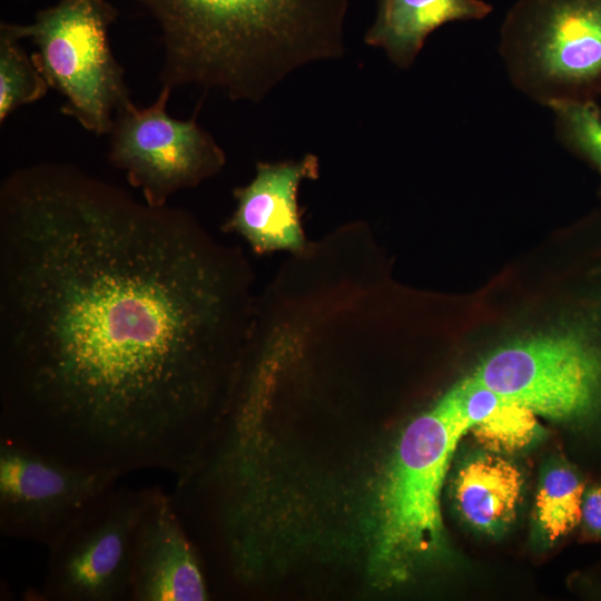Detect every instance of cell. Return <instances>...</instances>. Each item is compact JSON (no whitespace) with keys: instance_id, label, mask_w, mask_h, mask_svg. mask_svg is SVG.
Here are the masks:
<instances>
[{"instance_id":"17","label":"cell","mask_w":601,"mask_h":601,"mask_svg":"<svg viewBox=\"0 0 601 601\" xmlns=\"http://www.w3.org/2000/svg\"><path fill=\"white\" fill-rule=\"evenodd\" d=\"M559 138L601 171V109L593 99L553 106Z\"/></svg>"},{"instance_id":"15","label":"cell","mask_w":601,"mask_h":601,"mask_svg":"<svg viewBox=\"0 0 601 601\" xmlns=\"http://www.w3.org/2000/svg\"><path fill=\"white\" fill-rule=\"evenodd\" d=\"M49 85L19 40L0 29V122L21 106L41 99Z\"/></svg>"},{"instance_id":"8","label":"cell","mask_w":601,"mask_h":601,"mask_svg":"<svg viewBox=\"0 0 601 601\" xmlns=\"http://www.w3.org/2000/svg\"><path fill=\"white\" fill-rule=\"evenodd\" d=\"M171 90L161 86L150 106L139 108L132 102L118 111L109 132L110 162L156 207L218 174L226 162L221 147L197 122V110L187 120L168 115Z\"/></svg>"},{"instance_id":"7","label":"cell","mask_w":601,"mask_h":601,"mask_svg":"<svg viewBox=\"0 0 601 601\" xmlns=\"http://www.w3.org/2000/svg\"><path fill=\"white\" fill-rule=\"evenodd\" d=\"M149 492L117 485L79 515L48 546L37 599L128 600L132 546Z\"/></svg>"},{"instance_id":"16","label":"cell","mask_w":601,"mask_h":601,"mask_svg":"<svg viewBox=\"0 0 601 601\" xmlns=\"http://www.w3.org/2000/svg\"><path fill=\"white\" fill-rule=\"evenodd\" d=\"M536 414L525 405L502 398L499 406L471 431L493 452H514L530 445L540 434Z\"/></svg>"},{"instance_id":"4","label":"cell","mask_w":601,"mask_h":601,"mask_svg":"<svg viewBox=\"0 0 601 601\" xmlns=\"http://www.w3.org/2000/svg\"><path fill=\"white\" fill-rule=\"evenodd\" d=\"M117 14L107 0H60L38 11L32 23L0 24L19 41L33 42V62L65 97L61 112L97 136L109 135L116 114L132 104L108 39Z\"/></svg>"},{"instance_id":"5","label":"cell","mask_w":601,"mask_h":601,"mask_svg":"<svg viewBox=\"0 0 601 601\" xmlns=\"http://www.w3.org/2000/svg\"><path fill=\"white\" fill-rule=\"evenodd\" d=\"M511 83L548 108L601 89V0H516L500 29Z\"/></svg>"},{"instance_id":"3","label":"cell","mask_w":601,"mask_h":601,"mask_svg":"<svg viewBox=\"0 0 601 601\" xmlns=\"http://www.w3.org/2000/svg\"><path fill=\"white\" fill-rule=\"evenodd\" d=\"M467 432L442 395L402 433L377 494L372 565L381 582H403L444 553L441 492L452 456Z\"/></svg>"},{"instance_id":"2","label":"cell","mask_w":601,"mask_h":601,"mask_svg":"<svg viewBox=\"0 0 601 601\" xmlns=\"http://www.w3.org/2000/svg\"><path fill=\"white\" fill-rule=\"evenodd\" d=\"M161 32V86L262 102L297 70L344 56L352 0H138Z\"/></svg>"},{"instance_id":"14","label":"cell","mask_w":601,"mask_h":601,"mask_svg":"<svg viewBox=\"0 0 601 601\" xmlns=\"http://www.w3.org/2000/svg\"><path fill=\"white\" fill-rule=\"evenodd\" d=\"M585 483L573 469L559 465L549 470L536 494V519L544 535L559 540L581 523Z\"/></svg>"},{"instance_id":"1","label":"cell","mask_w":601,"mask_h":601,"mask_svg":"<svg viewBox=\"0 0 601 601\" xmlns=\"http://www.w3.org/2000/svg\"><path fill=\"white\" fill-rule=\"evenodd\" d=\"M237 273L191 216L67 164L0 189V437L117 472L191 470Z\"/></svg>"},{"instance_id":"9","label":"cell","mask_w":601,"mask_h":601,"mask_svg":"<svg viewBox=\"0 0 601 601\" xmlns=\"http://www.w3.org/2000/svg\"><path fill=\"white\" fill-rule=\"evenodd\" d=\"M120 477L0 437V532L49 546Z\"/></svg>"},{"instance_id":"11","label":"cell","mask_w":601,"mask_h":601,"mask_svg":"<svg viewBox=\"0 0 601 601\" xmlns=\"http://www.w3.org/2000/svg\"><path fill=\"white\" fill-rule=\"evenodd\" d=\"M318 157L258 162L253 180L234 190L236 208L225 230L244 237L257 253L297 252L304 246L297 194L305 179L318 176Z\"/></svg>"},{"instance_id":"12","label":"cell","mask_w":601,"mask_h":601,"mask_svg":"<svg viewBox=\"0 0 601 601\" xmlns=\"http://www.w3.org/2000/svg\"><path fill=\"white\" fill-rule=\"evenodd\" d=\"M491 11L483 0H380L364 41L383 50L396 67L407 69L435 29L452 21L480 20Z\"/></svg>"},{"instance_id":"6","label":"cell","mask_w":601,"mask_h":601,"mask_svg":"<svg viewBox=\"0 0 601 601\" xmlns=\"http://www.w3.org/2000/svg\"><path fill=\"white\" fill-rule=\"evenodd\" d=\"M578 326L515 341L490 354L472 376L502 398L558 422L601 416V329Z\"/></svg>"},{"instance_id":"18","label":"cell","mask_w":601,"mask_h":601,"mask_svg":"<svg viewBox=\"0 0 601 601\" xmlns=\"http://www.w3.org/2000/svg\"><path fill=\"white\" fill-rule=\"evenodd\" d=\"M580 524L589 535L601 539V483L585 490Z\"/></svg>"},{"instance_id":"10","label":"cell","mask_w":601,"mask_h":601,"mask_svg":"<svg viewBox=\"0 0 601 601\" xmlns=\"http://www.w3.org/2000/svg\"><path fill=\"white\" fill-rule=\"evenodd\" d=\"M200 561L171 495L150 487L135 535L129 601H204Z\"/></svg>"},{"instance_id":"13","label":"cell","mask_w":601,"mask_h":601,"mask_svg":"<svg viewBox=\"0 0 601 601\" xmlns=\"http://www.w3.org/2000/svg\"><path fill=\"white\" fill-rule=\"evenodd\" d=\"M523 476L511 462L496 455L475 456L457 472L456 505L474 529L496 534L514 519L521 500Z\"/></svg>"}]
</instances>
